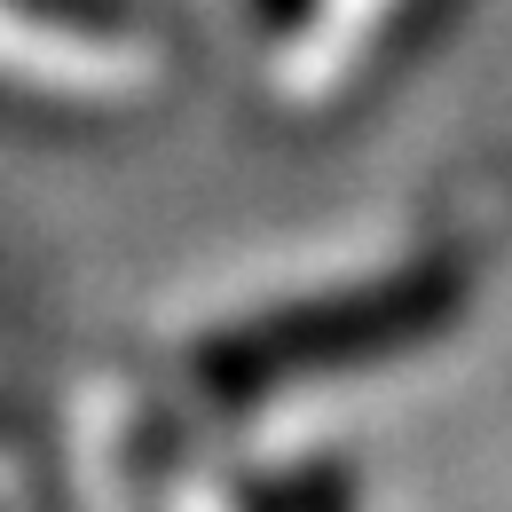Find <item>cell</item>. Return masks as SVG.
Returning a JSON list of instances; mask_svg holds the SVG:
<instances>
[{
    "label": "cell",
    "instance_id": "obj_1",
    "mask_svg": "<svg viewBox=\"0 0 512 512\" xmlns=\"http://www.w3.org/2000/svg\"><path fill=\"white\" fill-rule=\"evenodd\" d=\"M457 316H465V260H410V268H386V276L308 292V300L229 323L221 339L197 347V386L221 410H253L300 379L410 355V347L442 339Z\"/></svg>",
    "mask_w": 512,
    "mask_h": 512
},
{
    "label": "cell",
    "instance_id": "obj_2",
    "mask_svg": "<svg viewBox=\"0 0 512 512\" xmlns=\"http://www.w3.org/2000/svg\"><path fill=\"white\" fill-rule=\"evenodd\" d=\"M166 48L134 0H0V95L48 119H134Z\"/></svg>",
    "mask_w": 512,
    "mask_h": 512
},
{
    "label": "cell",
    "instance_id": "obj_3",
    "mask_svg": "<svg viewBox=\"0 0 512 512\" xmlns=\"http://www.w3.org/2000/svg\"><path fill=\"white\" fill-rule=\"evenodd\" d=\"M245 8H253L260 32H300V24L316 16V0H245Z\"/></svg>",
    "mask_w": 512,
    "mask_h": 512
}]
</instances>
